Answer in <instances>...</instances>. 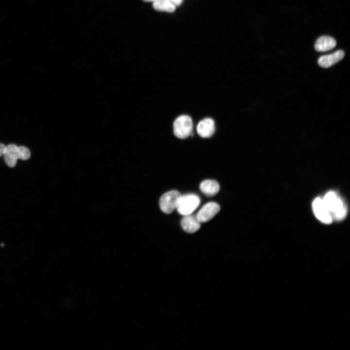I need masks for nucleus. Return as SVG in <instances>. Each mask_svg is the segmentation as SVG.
<instances>
[{"instance_id":"obj_1","label":"nucleus","mask_w":350,"mask_h":350,"mask_svg":"<svg viewBox=\"0 0 350 350\" xmlns=\"http://www.w3.org/2000/svg\"><path fill=\"white\" fill-rule=\"evenodd\" d=\"M333 219L341 221L347 214L346 204L339 195L334 191L328 192L322 198Z\"/></svg>"},{"instance_id":"obj_2","label":"nucleus","mask_w":350,"mask_h":350,"mask_svg":"<svg viewBox=\"0 0 350 350\" xmlns=\"http://www.w3.org/2000/svg\"><path fill=\"white\" fill-rule=\"evenodd\" d=\"M3 156L6 164L9 167L13 168L16 165L18 159H28L31 157V153L30 150L25 146H18L11 144L6 146Z\"/></svg>"},{"instance_id":"obj_3","label":"nucleus","mask_w":350,"mask_h":350,"mask_svg":"<svg viewBox=\"0 0 350 350\" xmlns=\"http://www.w3.org/2000/svg\"><path fill=\"white\" fill-rule=\"evenodd\" d=\"M200 203L199 197L194 194L181 195L176 207L178 212L182 215L192 214Z\"/></svg>"},{"instance_id":"obj_4","label":"nucleus","mask_w":350,"mask_h":350,"mask_svg":"<svg viewBox=\"0 0 350 350\" xmlns=\"http://www.w3.org/2000/svg\"><path fill=\"white\" fill-rule=\"evenodd\" d=\"M174 134L180 139L189 137L192 131V122L191 118L187 115H182L176 119L174 125Z\"/></svg>"},{"instance_id":"obj_5","label":"nucleus","mask_w":350,"mask_h":350,"mask_svg":"<svg viewBox=\"0 0 350 350\" xmlns=\"http://www.w3.org/2000/svg\"><path fill=\"white\" fill-rule=\"evenodd\" d=\"M181 195L180 193L176 190L170 191L163 194L159 202L161 210L166 214L172 213L176 209Z\"/></svg>"},{"instance_id":"obj_6","label":"nucleus","mask_w":350,"mask_h":350,"mask_svg":"<svg viewBox=\"0 0 350 350\" xmlns=\"http://www.w3.org/2000/svg\"><path fill=\"white\" fill-rule=\"evenodd\" d=\"M312 207L315 217L321 222L330 224L332 222V216L322 198L316 197L313 202Z\"/></svg>"},{"instance_id":"obj_7","label":"nucleus","mask_w":350,"mask_h":350,"mask_svg":"<svg viewBox=\"0 0 350 350\" xmlns=\"http://www.w3.org/2000/svg\"><path fill=\"white\" fill-rule=\"evenodd\" d=\"M219 205L213 202L204 205L198 211L196 217L200 222H207L211 219L219 211Z\"/></svg>"},{"instance_id":"obj_8","label":"nucleus","mask_w":350,"mask_h":350,"mask_svg":"<svg viewBox=\"0 0 350 350\" xmlns=\"http://www.w3.org/2000/svg\"><path fill=\"white\" fill-rule=\"evenodd\" d=\"M345 55L342 50H338L334 52L321 56L318 59V64L323 68H329L341 60Z\"/></svg>"},{"instance_id":"obj_9","label":"nucleus","mask_w":350,"mask_h":350,"mask_svg":"<svg viewBox=\"0 0 350 350\" xmlns=\"http://www.w3.org/2000/svg\"><path fill=\"white\" fill-rule=\"evenodd\" d=\"M196 130L199 135L202 138L211 137L215 130L214 121L208 118L200 121L197 124Z\"/></svg>"},{"instance_id":"obj_10","label":"nucleus","mask_w":350,"mask_h":350,"mask_svg":"<svg viewBox=\"0 0 350 350\" xmlns=\"http://www.w3.org/2000/svg\"><path fill=\"white\" fill-rule=\"evenodd\" d=\"M181 226L186 232L190 233L197 231L200 228V222L196 216L185 215L181 221Z\"/></svg>"},{"instance_id":"obj_11","label":"nucleus","mask_w":350,"mask_h":350,"mask_svg":"<svg viewBox=\"0 0 350 350\" xmlns=\"http://www.w3.org/2000/svg\"><path fill=\"white\" fill-rule=\"evenodd\" d=\"M336 45V41L329 36H322L315 41V48L318 52H325L333 49Z\"/></svg>"},{"instance_id":"obj_12","label":"nucleus","mask_w":350,"mask_h":350,"mask_svg":"<svg viewBox=\"0 0 350 350\" xmlns=\"http://www.w3.org/2000/svg\"><path fill=\"white\" fill-rule=\"evenodd\" d=\"M200 189L206 195L212 196L218 192L220 190V186L217 181L207 179L201 183Z\"/></svg>"},{"instance_id":"obj_13","label":"nucleus","mask_w":350,"mask_h":350,"mask_svg":"<svg viewBox=\"0 0 350 350\" xmlns=\"http://www.w3.org/2000/svg\"><path fill=\"white\" fill-rule=\"evenodd\" d=\"M153 8L157 11L173 12L175 5L169 0H158L154 2Z\"/></svg>"},{"instance_id":"obj_14","label":"nucleus","mask_w":350,"mask_h":350,"mask_svg":"<svg viewBox=\"0 0 350 350\" xmlns=\"http://www.w3.org/2000/svg\"><path fill=\"white\" fill-rule=\"evenodd\" d=\"M6 146L4 144L0 143V157L4 154L6 150Z\"/></svg>"},{"instance_id":"obj_15","label":"nucleus","mask_w":350,"mask_h":350,"mask_svg":"<svg viewBox=\"0 0 350 350\" xmlns=\"http://www.w3.org/2000/svg\"><path fill=\"white\" fill-rule=\"evenodd\" d=\"M170 0L172 3H173L175 5H178L181 3L182 0Z\"/></svg>"},{"instance_id":"obj_16","label":"nucleus","mask_w":350,"mask_h":350,"mask_svg":"<svg viewBox=\"0 0 350 350\" xmlns=\"http://www.w3.org/2000/svg\"><path fill=\"white\" fill-rule=\"evenodd\" d=\"M145 1H156L158 0H143Z\"/></svg>"}]
</instances>
